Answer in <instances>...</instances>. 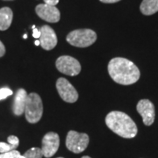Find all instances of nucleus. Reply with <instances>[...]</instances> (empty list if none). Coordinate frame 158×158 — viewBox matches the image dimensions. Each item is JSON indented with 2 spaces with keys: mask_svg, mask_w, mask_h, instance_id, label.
<instances>
[{
  "mask_svg": "<svg viewBox=\"0 0 158 158\" xmlns=\"http://www.w3.org/2000/svg\"><path fill=\"white\" fill-rule=\"evenodd\" d=\"M137 112L140 113L143 123L146 126H151L155 121V106L153 103L148 99H141L137 104Z\"/></svg>",
  "mask_w": 158,
  "mask_h": 158,
  "instance_id": "nucleus-10",
  "label": "nucleus"
},
{
  "mask_svg": "<svg viewBox=\"0 0 158 158\" xmlns=\"http://www.w3.org/2000/svg\"><path fill=\"white\" fill-rule=\"evenodd\" d=\"M40 43L45 50L53 49L57 44V36L54 29L51 28L49 26H42L40 29Z\"/></svg>",
  "mask_w": 158,
  "mask_h": 158,
  "instance_id": "nucleus-11",
  "label": "nucleus"
},
{
  "mask_svg": "<svg viewBox=\"0 0 158 158\" xmlns=\"http://www.w3.org/2000/svg\"><path fill=\"white\" fill-rule=\"evenodd\" d=\"M108 72L114 82L122 85L135 84L141 76L135 64L122 57H115L109 62Z\"/></svg>",
  "mask_w": 158,
  "mask_h": 158,
  "instance_id": "nucleus-1",
  "label": "nucleus"
},
{
  "mask_svg": "<svg viewBox=\"0 0 158 158\" xmlns=\"http://www.w3.org/2000/svg\"><path fill=\"white\" fill-rule=\"evenodd\" d=\"M89 144V136L84 133L69 131L66 137V147L69 151L79 154L86 149Z\"/></svg>",
  "mask_w": 158,
  "mask_h": 158,
  "instance_id": "nucleus-5",
  "label": "nucleus"
},
{
  "mask_svg": "<svg viewBox=\"0 0 158 158\" xmlns=\"http://www.w3.org/2000/svg\"><path fill=\"white\" fill-rule=\"evenodd\" d=\"M23 38H24V39H27V34H24Z\"/></svg>",
  "mask_w": 158,
  "mask_h": 158,
  "instance_id": "nucleus-24",
  "label": "nucleus"
},
{
  "mask_svg": "<svg viewBox=\"0 0 158 158\" xmlns=\"http://www.w3.org/2000/svg\"><path fill=\"white\" fill-rule=\"evenodd\" d=\"M34 44L36 46H39L40 45V40H35V42H34Z\"/></svg>",
  "mask_w": 158,
  "mask_h": 158,
  "instance_id": "nucleus-23",
  "label": "nucleus"
},
{
  "mask_svg": "<svg viewBox=\"0 0 158 158\" xmlns=\"http://www.w3.org/2000/svg\"><path fill=\"white\" fill-rule=\"evenodd\" d=\"M7 141H8V143L0 142V153L1 154L11 152L12 150H15V148L19 144V138H18L17 136H9Z\"/></svg>",
  "mask_w": 158,
  "mask_h": 158,
  "instance_id": "nucleus-15",
  "label": "nucleus"
},
{
  "mask_svg": "<svg viewBox=\"0 0 158 158\" xmlns=\"http://www.w3.org/2000/svg\"><path fill=\"white\" fill-rule=\"evenodd\" d=\"M106 124L113 133L127 139L135 137L138 132L135 121L127 114L118 111L108 113Z\"/></svg>",
  "mask_w": 158,
  "mask_h": 158,
  "instance_id": "nucleus-2",
  "label": "nucleus"
},
{
  "mask_svg": "<svg viewBox=\"0 0 158 158\" xmlns=\"http://www.w3.org/2000/svg\"><path fill=\"white\" fill-rule=\"evenodd\" d=\"M140 10L144 15H153L158 11V0H143Z\"/></svg>",
  "mask_w": 158,
  "mask_h": 158,
  "instance_id": "nucleus-14",
  "label": "nucleus"
},
{
  "mask_svg": "<svg viewBox=\"0 0 158 158\" xmlns=\"http://www.w3.org/2000/svg\"><path fill=\"white\" fill-rule=\"evenodd\" d=\"M6 54V48L5 45L3 44V42L0 40V57H2Z\"/></svg>",
  "mask_w": 158,
  "mask_h": 158,
  "instance_id": "nucleus-20",
  "label": "nucleus"
},
{
  "mask_svg": "<svg viewBox=\"0 0 158 158\" xmlns=\"http://www.w3.org/2000/svg\"><path fill=\"white\" fill-rule=\"evenodd\" d=\"M56 89L60 97L65 102L75 103L78 99L77 91L66 78L61 77L57 80Z\"/></svg>",
  "mask_w": 158,
  "mask_h": 158,
  "instance_id": "nucleus-7",
  "label": "nucleus"
},
{
  "mask_svg": "<svg viewBox=\"0 0 158 158\" xmlns=\"http://www.w3.org/2000/svg\"><path fill=\"white\" fill-rule=\"evenodd\" d=\"M66 40L74 47L87 48L96 41L97 34L90 29H77L70 32L67 35Z\"/></svg>",
  "mask_w": 158,
  "mask_h": 158,
  "instance_id": "nucleus-4",
  "label": "nucleus"
},
{
  "mask_svg": "<svg viewBox=\"0 0 158 158\" xmlns=\"http://www.w3.org/2000/svg\"><path fill=\"white\" fill-rule=\"evenodd\" d=\"M60 145V138L56 133L50 132L46 134L42 139V146H41V152L43 156L49 158L53 156L58 150Z\"/></svg>",
  "mask_w": 158,
  "mask_h": 158,
  "instance_id": "nucleus-8",
  "label": "nucleus"
},
{
  "mask_svg": "<svg viewBox=\"0 0 158 158\" xmlns=\"http://www.w3.org/2000/svg\"><path fill=\"white\" fill-rule=\"evenodd\" d=\"M27 98V93L24 89H19L17 90L16 96L13 103V113L15 115H21L25 112L26 103Z\"/></svg>",
  "mask_w": 158,
  "mask_h": 158,
  "instance_id": "nucleus-12",
  "label": "nucleus"
},
{
  "mask_svg": "<svg viewBox=\"0 0 158 158\" xmlns=\"http://www.w3.org/2000/svg\"><path fill=\"white\" fill-rule=\"evenodd\" d=\"M102 3H106V4H113V3H117L120 0H99Z\"/></svg>",
  "mask_w": 158,
  "mask_h": 158,
  "instance_id": "nucleus-22",
  "label": "nucleus"
},
{
  "mask_svg": "<svg viewBox=\"0 0 158 158\" xmlns=\"http://www.w3.org/2000/svg\"><path fill=\"white\" fill-rule=\"evenodd\" d=\"M56 66L61 73L71 77L78 75L81 71L80 62L76 58L69 56L59 57L56 60Z\"/></svg>",
  "mask_w": 158,
  "mask_h": 158,
  "instance_id": "nucleus-6",
  "label": "nucleus"
},
{
  "mask_svg": "<svg viewBox=\"0 0 158 158\" xmlns=\"http://www.w3.org/2000/svg\"><path fill=\"white\" fill-rule=\"evenodd\" d=\"M43 105L40 97L37 93H30L27 95L25 114L29 123H37L42 117Z\"/></svg>",
  "mask_w": 158,
  "mask_h": 158,
  "instance_id": "nucleus-3",
  "label": "nucleus"
},
{
  "mask_svg": "<svg viewBox=\"0 0 158 158\" xmlns=\"http://www.w3.org/2000/svg\"><path fill=\"white\" fill-rule=\"evenodd\" d=\"M5 1H11V0H5Z\"/></svg>",
  "mask_w": 158,
  "mask_h": 158,
  "instance_id": "nucleus-26",
  "label": "nucleus"
},
{
  "mask_svg": "<svg viewBox=\"0 0 158 158\" xmlns=\"http://www.w3.org/2000/svg\"><path fill=\"white\" fill-rule=\"evenodd\" d=\"M33 36H34V38H36V39H38L40 38V32L39 29L37 28H33Z\"/></svg>",
  "mask_w": 158,
  "mask_h": 158,
  "instance_id": "nucleus-21",
  "label": "nucleus"
},
{
  "mask_svg": "<svg viewBox=\"0 0 158 158\" xmlns=\"http://www.w3.org/2000/svg\"><path fill=\"white\" fill-rule=\"evenodd\" d=\"M58 158H63V157H58Z\"/></svg>",
  "mask_w": 158,
  "mask_h": 158,
  "instance_id": "nucleus-27",
  "label": "nucleus"
},
{
  "mask_svg": "<svg viewBox=\"0 0 158 158\" xmlns=\"http://www.w3.org/2000/svg\"><path fill=\"white\" fill-rule=\"evenodd\" d=\"M12 94V90L9 88H1L0 89V100L6 99L7 97L11 96Z\"/></svg>",
  "mask_w": 158,
  "mask_h": 158,
  "instance_id": "nucleus-18",
  "label": "nucleus"
},
{
  "mask_svg": "<svg viewBox=\"0 0 158 158\" xmlns=\"http://www.w3.org/2000/svg\"><path fill=\"white\" fill-rule=\"evenodd\" d=\"M44 3L49 6H56L59 3V0H44Z\"/></svg>",
  "mask_w": 158,
  "mask_h": 158,
  "instance_id": "nucleus-19",
  "label": "nucleus"
},
{
  "mask_svg": "<svg viewBox=\"0 0 158 158\" xmlns=\"http://www.w3.org/2000/svg\"><path fill=\"white\" fill-rule=\"evenodd\" d=\"M82 158H90V156H83Z\"/></svg>",
  "mask_w": 158,
  "mask_h": 158,
  "instance_id": "nucleus-25",
  "label": "nucleus"
},
{
  "mask_svg": "<svg viewBox=\"0 0 158 158\" xmlns=\"http://www.w3.org/2000/svg\"><path fill=\"white\" fill-rule=\"evenodd\" d=\"M43 155L41 149L39 148H32L28 149L23 156H20L19 158H42Z\"/></svg>",
  "mask_w": 158,
  "mask_h": 158,
  "instance_id": "nucleus-16",
  "label": "nucleus"
},
{
  "mask_svg": "<svg viewBox=\"0 0 158 158\" xmlns=\"http://www.w3.org/2000/svg\"><path fill=\"white\" fill-rule=\"evenodd\" d=\"M13 13L11 8L3 7L0 9V31H6L11 27Z\"/></svg>",
  "mask_w": 158,
  "mask_h": 158,
  "instance_id": "nucleus-13",
  "label": "nucleus"
},
{
  "mask_svg": "<svg viewBox=\"0 0 158 158\" xmlns=\"http://www.w3.org/2000/svg\"><path fill=\"white\" fill-rule=\"evenodd\" d=\"M35 11L41 19L48 22L56 23L60 20L61 13L56 6L47 4H40L36 6Z\"/></svg>",
  "mask_w": 158,
  "mask_h": 158,
  "instance_id": "nucleus-9",
  "label": "nucleus"
},
{
  "mask_svg": "<svg viewBox=\"0 0 158 158\" xmlns=\"http://www.w3.org/2000/svg\"><path fill=\"white\" fill-rule=\"evenodd\" d=\"M20 153L18 150H12L11 152L3 153L0 155V158H19L20 157Z\"/></svg>",
  "mask_w": 158,
  "mask_h": 158,
  "instance_id": "nucleus-17",
  "label": "nucleus"
}]
</instances>
